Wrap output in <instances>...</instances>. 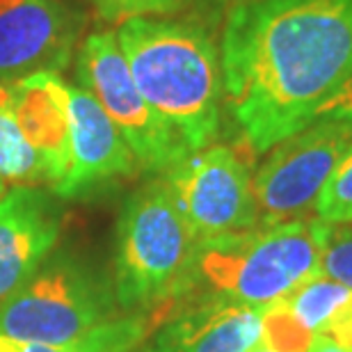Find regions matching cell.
I'll return each instance as SVG.
<instances>
[{
    "label": "cell",
    "instance_id": "10",
    "mask_svg": "<svg viewBox=\"0 0 352 352\" xmlns=\"http://www.w3.org/2000/svg\"><path fill=\"white\" fill-rule=\"evenodd\" d=\"M69 98L72 165L53 195L58 199H82L119 179H133L142 167L96 98L80 85H69Z\"/></svg>",
    "mask_w": 352,
    "mask_h": 352
},
{
    "label": "cell",
    "instance_id": "22",
    "mask_svg": "<svg viewBox=\"0 0 352 352\" xmlns=\"http://www.w3.org/2000/svg\"><path fill=\"white\" fill-rule=\"evenodd\" d=\"M0 352H25V346H23V343L10 339V336L0 334Z\"/></svg>",
    "mask_w": 352,
    "mask_h": 352
},
{
    "label": "cell",
    "instance_id": "15",
    "mask_svg": "<svg viewBox=\"0 0 352 352\" xmlns=\"http://www.w3.org/2000/svg\"><path fill=\"white\" fill-rule=\"evenodd\" d=\"M153 314H129L101 322L78 339L60 343V346H37L28 343L25 352H133L149 336Z\"/></svg>",
    "mask_w": 352,
    "mask_h": 352
},
{
    "label": "cell",
    "instance_id": "23",
    "mask_svg": "<svg viewBox=\"0 0 352 352\" xmlns=\"http://www.w3.org/2000/svg\"><path fill=\"white\" fill-rule=\"evenodd\" d=\"M3 195H5V183L0 181V197H3Z\"/></svg>",
    "mask_w": 352,
    "mask_h": 352
},
{
    "label": "cell",
    "instance_id": "1",
    "mask_svg": "<svg viewBox=\"0 0 352 352\" xmlns=\"http://www.w3.org/2000/svg\"><path fill=\"white\" fill-rule=\"evenodd\" d=\"M224 98L256 153L352 110V0H238L222 37Z\"/></svg>",
    "mask_w": 352,
    "mask_h": 352
},
{
    "label": "cell",
    "instance_id": "4",
    "mask_svg": "<svg viewBox=\"0 0 352 352\" xmlns=\"http://www.w3.org/2000/svg\"><path fill=\"white\" fill-rule=\"evenodd\" d=\"M327 222L298 217L243 234L201 243L195 258V288L208 286L222 298L265 307L322 277Z\"/></svg>",
    "mask_w": 352,
    "mask_h": 352
},
{
    "label": "cell",
    "instance_id": "6",
    "mask_svg": "<svg viewBox=\"0 0 352 352\" xmlns=\"http://www.w3.org/2000/svg\"><path fill=\"white\" fill-rule=\"evenodd\" d=\"M76 78L112 119L144 172L163 176L192 153L140 94L115 32L98 30L85 37L76 58Z\"/></svg>",
    "mask_w": 352,
    "mask_h": 352
},
{
    "label": "cell",
    "instance_id": "14",
    "mask_svg": "<svg viewBox=\"0 0 352 352\" xmlns=\"http://www.w3.org/2000/svg\"><path fill=\"white\" fill-rule=\"evenodd\" d=\"M0 181L14 188H37L46 181L37 153L16 122L12 82H0Z\"/></svg>",
    "mask_w": 352,
    "mask_h": 352
},
{
    "label": "cell",
    "instance_id": "18",
    "mask_svg": "<svg viewBox=\"0 0 352 352\" xmlns=\"http://www.w3.org/2000/svg\"><path fill=\"white\" fill-rule=\"evenodd\" d=\"M320 263L325 277L352 288V222L327 224Z\"/></svg>",
    "mask_w": 352,
    "mask_h": 352
},
{
    "label": "cell",
    "instance_id": "13",
    "mask_svg": "<svg viewBox=\"0 0 352 352\" xmlns=\"http://www.w3.org/2000/svg\"><path fill=\"white\" fill-rule=\"evenodd\" d=\"M14 112L37 153L46 183L55 188L72 165V98L55 72H39L12 82Z\"/></svg>",
    "mask_w": 352,
    "mask_h": 352
},
{
    "label": "cell",
    "instance_id": "5",
    "mask_svg": "<svg viewBox=\"0 0 352 352\" xmlns=\"http://www.w3.org/2000/svg\"><path fill=\"white\" fill-rule=\"evenodd\" d=\"M117 309L112 277L87 258L60 252L0 305V334L23 346H60L115 318Z\"/></svg>",
    "mask_w": 352,
    "mask_h": 352
},
{
    "label": "cell",
    "instance_id": "9",
    "mask_svg": "<svg viewBox=\"0 0 352 352\" xmlns=\"http://www.w3.org/2000/svg\"><path fill=\"white\" fill-rule=\"evenodd\" d=\"M80 25L65 0H0V82L62 72Z\"/></svg>",
    "mask_w": 352,
    "mask_h": 352
},
{
    "label": "cell",
    "instance_id": "24",
    "mask_svg": "<svg viewBox=\"0 0 352 352\" xmlns=\"http://www.w3.org/2000/svg\"><path fill=\"white\" fill-rule=\"evenodd\" d=\"M252 352H270V350H265V348H254Z\"/></svg>",
    "mask_w": 352,
    "mask_h": 352
},
{
    "label": "cell",
    "instance_id": "21",
    "mask_svg": "<svg viewBox=\"0 0 352 352\" xmlns=\"http://www.w3.org/2000/svg\"><path fill=\"white\" fill-rule=\"evenodd\" d=\"M309 352H348L346 348H341V346H336L334 341H329L325 339V336H318L316 334V339H314V346Z\"/></svg>",
    "mask_w": 352,
    "mask_h": 352
},
{
    "label": "cell",
    "instance_id": "11",
    "mask_svg": "<svg viewBox=\"0 0 352 352\" xmlns=\"http://www.w3.org/2000/svg\"><path fill=\"white\" fill-rule=\"evenodd\" d=\"M62 231V208L39 188L0 197V305L48 258Z\"/></svg>",
    "mask_w": 352,
    "mask_h": 352
},
{
    "label": "cell",
    "instance_id": "20",
    "mask_svg": "<svg viewBox=\"0 0 352 352\" xmlns=\"http://www.w3.org/2000/svg\"><path fill=\"white\" fill-rule=\"evenodd\" d=\"M318 336H325V339L334 341L336 346L352 352V288L343 295L339 305L334 307L332 316L322 325Z\"/></svg>",
    "mask_w": 352,
    "mask_h": 352
},
{
    "label": "cell",
    "instance_id": "8",
    "mask_svg": "<svg viewBox=\"0 0 352 352\" xmlns=\"http://www.w3.org/2000/svg\"><path fill=\"white\" fill-rule=\"evenodd\" d=\"M163 176L199 245L258 227L250 167L229 146L190 153Z\"/></svg>",
    "mask_w": 352,
    "mask_h": 352
},
{
    "label": "cell",
    "instance_id": "17",
    "mask_svg": "<svg viewBox=\"0 0 352 352\" xmlns=\"http://www.w3.org/2000/svg\"><path fill=\"white\" fill-rule=\"evenodd\" d=\"M316 213L327 224L352 222V146L318 192Z\"/></svg>",
    "mask_w": 352,
    "mask_h": 352
},
{
    "label": "cell",
    "instance_id": "2",
    "mask_svg": "<svg viewBox=\"0 0 352 352\" xmlns=\"http://www.w3.org/2000/svg\"><path fill=\"white\" fill-rule=\"evenodd\" d=\"M115 34L146 103L192 153L213 144L224 98L213 39L192 23L149 16L122 21Z\"/></svg>",
    "mask_w": 352,
    "mask_h": 352
},
{
    "label": "cell",
    "instance_id": "19",
    "mask_svg": "<svg viewBox=\"0 0 352 352\" xmlns=\"http://www.w3.org/2000/svg\"><path fill=\"white\" fill-rule=\"evenodd\" d=\"M98 14L108 21L151 16V14L174 12L181 0H94Z\"/></svg>",
    "mask_w": 352,
    "mask_h": 352
},
{
    "label": "cell",
    "instance_id": "3",
    "mask_svg": "<svg viewBox=\"0 0 352 352\" xmlns=\"http://www.w3.org/2000/svg\"><path fill=\"white\" fill-rule=\"evenodd\" d=\"M197 248L165 176L138 188L117 222V307L124 314H156L195 291Z\"/></svg>",
    "mask_w": 352,
    "mask_h": 352
},
{
    "label": "cell",
    "instance_id": "7",
    "mask_svg": "<svg viewBox=\"0 0 352 352\" xmlns=\"http://www.w3.org/2000/svg\"><path fill=\"white\" fill-rule=\"evenodd\" d=\"M352 146V110L327 115L279 142L252 179L258 227L291 222L318 192Z\"/></svg>",
    "mask_w": 352,
    "mask_h": 352
},
{
    "label": "cell",
    "instance_id": "16",
    "mask_svg": "<svg viewBox=\"0 0 352 352\" xmlns=\"http://www.w3.org/2000/svg\"><path fill=\"white\" fill-rule=\"evenodd\" d=\"M314 339L316 334L302 325V320L288 307L286 298L263 307L258 348L270 352H309Z\"/></svg>",
    "mask_w": 352,
    "mask_h": 352
},
{
    "label": "cell",
    "instance_id": "12",
    "mask_svg": "<svg viewBox=\"0 0 352 352\" xmlns=\"http://www.w3.org/2000/svg\"><path fill=\"white\" fill-rule=\"evenodd\" d=\"M263 307L208 293L174 311L149 352H252L261 341Z\"/></svg>",
    "mask_w": 352,
    "mask_h": 352
}]
</instances>
